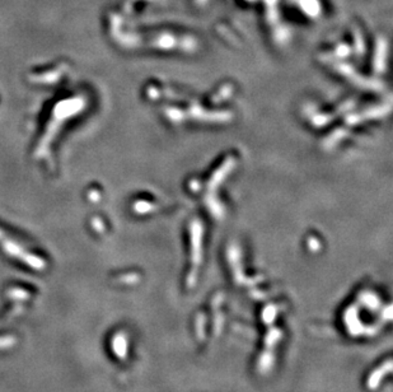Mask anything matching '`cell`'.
I'll use <instances>...</instances> for the list:
<instances>
[{
    "instance_id": "cell-1",
    "label": "cell",
    "mask_w": 393,
    "mask_h": 392,
    "mask_svg": "<svg viewBox=\"0 0 393 392\" xmlns=\"http://www.w3.org/2000/svg\"><path fill=\"white\" fill-rule=\"evenodd\" d=\"M297 4L299 6L300 11L304 12L307 16L316 17L320 13V4L317 0H297Z\"/></svg>"
}]
</instances>
